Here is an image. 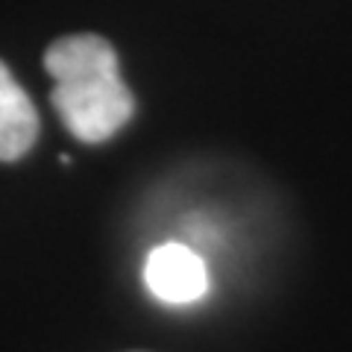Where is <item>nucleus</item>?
<instances>
[{
  "label": "nucleus",
  "instance_id": "7ed1b4c3",
  "mask_svg": "<svg viewBox=\"0 0 352 352\" xmlns=\"http://www.w3.org/2000/svg\"><path fill=\"white\" fill-rule=\"evenodd\" d=\"M38 112L30 94L0 62V162H15L36 144Z\"/></svg>",
  "mask_w": 352,
  "mask_h": 352
},
{
  "label": "nucleus",
  "instance_id": "f03ea898",
  "mask_svg": "<svg viewBox=\"0 0 352 352\" xmlns=\"http://www.w3.org/2000/svg\"><path fill=\"white\" fill-rule=\"evenodd\" d=\"M144 285L159 302L191 305L208 294V267L191 247L162 244L144 261Z\"/></svg>",
  "mask_w": 352,
  "mask_h": 352
},
{
  "label": "nucleus",
  "instance_id": "f257e3e1",
  "mask_svg": "<svg viewBox=\"0 0 352 352\" xmlns=\"http://www.w3.org/2000/svg\"><path fill=\"white\" fill-rule=\"evenodd\" d=\"M44 68L53 76V109L82 144H103L129 124L135 97L120 80L118 53L103 36L56 38L44 53Z\"/></svg>",
  "mask_w": 352,
  "mask_h": 352
}]
</instances>
